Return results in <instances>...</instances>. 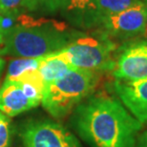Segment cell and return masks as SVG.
Here are the masks:
<instances>
[{
	"instance_id": "9",
	"label": "cell",
	"mask_w": 147,
	"mask_h": 147,
	"mask_svg": "<svg viewBox=\"0 0 147 147\" xmlns=\"http://www.w3.org/2000/svg\"><path fill=\"white\" fill-rule=\"evenodd\" d=\"M58 13L71 25L81 29L96 27L102 18L98 0H60Z\"/></svg>"
},
{
	"instance_id": "8",
	"label": "cell",
	"mask_w": 147,
	"mask_h": 147,
	"mask_svg": "<svg viewBox=\"0 0 147 147\" xmlns=\"http://www.w3.org/2000/svg\"><path fill=\"white\" fill-rule=\"evenodd\" d=\"M114 88L121 103L142 124H147V78L136 81L116 80Z\"/></svg>"
},
{
	"instance_id": "13",
	"label": "cell",
	"mask_w": 147,
	"mask_h": 147,
	"mask_svg": "<svg viewBox=\"0 0 147 147\" xmlns=\"http://www.w3.org/2000/svg\"><path fill=\"white\" fill-rule=\"evenodd\" d=\"M142 4L144 3L140 0H98L99 11L102 17L119 13L123 11Z\"/></svg>"
},
{
	"instance_id": "15",
	"label": "cell",
	"mask_w": 147,
	"mask_h": 147,
	"mask_svg": "<svg viewBox=\"0 0 147 147\" xmlns=\"http://www.w3.org/2000/svg\"><path fill=\"white\" fill-rule=\"evenodd\" d=\"M25 0H0V9L5 16H16L24 11Z\"/></svg>"
},
{
	"instance_id": "10",
	"label": "cell",
	"mask_w": 147,
	"mask_h": 147,
	"mask_svg": "<svg viewBox=\"0 0 147 147\" xmlns=\"http://www.w3.org/2000/svg\"><path fill=\"white\" fill-rule=\"evenodd\" d=\"M36 107L25 95L18 81L6 80L0 87V111L4 115L14 117Z\"/></svg>"
},
{
	"instance_id": "14",
	"label": "cell",
	"mask_w": 147,
	"mask_h": 147,
	"mask_svg": "<svg viewBox=\"0 0 147 147\" xmlns=\"http://www.w3.org/2000/svg\"><path fill=\"white\" fill-rule=\"evenodd\" d=\"M60 0H25L24 11L38 14H54L58 11Z\"/></svg>"
},
{
	"instance_id": "11",
	"label": "cell",
	"mask_w": 147,
	"mask_h": 147,
	"mask_svg": "<svg viewBox=\"0 0 147 147\" xmlns=\"http://www.w3.org/2000/svg\"><path fill=\"white\" fill-rule=\"evenodd\" d=\"M74 68L76 67L69 63L68 60L57 51L53 54L41 57L38 70L46 86L62 78Z\"/></svg>"
},
{
	"instance_id": "4",
	"label": "cell",
	"mask_w": 147,
	"mask_h": 147,
	"mask_svg": "<svg viewBox=\"0 0 147 147\" xmlns=\"http://www.w3.org/2000/svg\"><path fill=\"white\" fill-rule=\"evenodd\" d=\"M116 46L114 41L103 34L98 36L79 34L58 52L76 68L98 73L113 71Z\"/></svg>"
},
{
	"instance_id": "3",
	"label": "cell",
	"mask_w": 147,
	"mask_h": 147,
	"mask_svg": "<svg viewBox=\"0 0 147 147\" xmlns=\"http://www.w3.org/2000/svg\"><path fill=\"white\" fill-rule=\"evenodd\" d=\"M98 80V73L74 68L62 78L46 85L41 104L53 117L63 119L89 98Z\"/></svg>"
},
{
	"instance_id": "6",
	"label": "cell",
	"mask_w": 147,
	"mask_h": 147,
	"mask_svg": "<svg viewBox=\"0 0 147 147\" xmlns=\"http://www.w3.org/2000/svg\"><path fill=\"white\" fill-rule=\"evenodd\" d=\"M101 34L109 38L128 39L142 36L147 30V5L135 6L119 13L102 17Z\"/></svg>"
},
{
	"instance_id": "1",
	"label": "cell",
	"mask_w": 147,
	"mask_h": 147,
	"mask_svg": "<svg viewBox=\"0 0 147 147\" xmlns=\"http://www.w3.org/2000/svg\"><path fill=\"white\" fill-rule=\"evenodd\" d=\"M71 122L91 147H135L142 129L119 99L107 95L87 98L73 111Z\"/></svg>"
},
{
	"instance_id": "2",
	"label": "cell",
	"mask_w": 147,
	"mask_h": 147,
	"mask_svg": "<svg viewBox=\"0 0 147 147\" xmlns=\"http://www.w3.org/2000/svg\"><path fill=\"white\" fill-rule=\"evenodd\" d=\"M80 33H70L66 26L55 20L26 16L23 25L4 34L0 55L36 58L65 48Z\"/></svg>"
},
{
	"instance_id": "20",
	"label": "cell",
	"mask_w": 147,
	"mask_h": 147,
	"mask_svg": "<svg viewBox=\"0 0 147 147\" xmlns=\"http://www.w3.org/2000/svg\"><path fill=\"white\" fill-rule=\"evenodd\" d=\"M140 1L143 2V3H144V4H146V5H147V0H140Z\"/></svg>"
},
{
	"instance_id": "17",
	"label": "cell",
	"mask_w": 147,
	"mask_h": 147,
	"mask_svg": "<svg viewBox=\"0 0 147 147\" xmlns=\"http://www.w3.org/2000/svg\"><path fill=\"white\" fill-rule=\"evenodd\" d=\"M135 147H147V129L145 131L140 132Z\"/></svg>"
},
{
	"instance_id": "18",
	"label": "cell",
	"mask_w": 147,
	"mask_h": 147,
	"mask_svg": "<svg viewBox=\"0 0 147 147\" xmlns=\"http://www.w3.org/2000/svg\"><path fill=\"white\" fill-rule=\"evenodd\" d=\"M1 20H2V19H0V50H1V48H2L3 39H4V32H3V29H2Z\"/></svg>"
},
{
	"instance_id": "16",
	"label": "cell",
	"mask_w": 147,
	"mask_h": 147,
	"mask_svg": "<svg viewBox=\"0 0 147 147\" xmlns=\"http://www.w3.org/2000/svg\"><path fill=\"white\" fill-rule=\"evenodd\" d=\"M11 128L6 116L0 113V147H10Z\"/></svg>"
},
{
	"instance_id": "19",
	"label": "cell",
	"mask_w": 147,
	"mask_h": 147,
	"mask_svg": "<svg viewBox=\"0 0 147 147\" xmlns=\"http://www.w3.org/2000/svg\"><path fill=\"white\" fill-rule=\"evenodd\" d=\"M3 67H4V60L2 58H0V73H1Z\"/></svg>"
},
{
	"instance_id": "12",
	"label": "cell",
	"mask_w": 147,
	"mask_h": 147,
	"mask_svg": "<svg viewBox=\"0 0 147 147\" xmlns=\"http://www.w3.org/2000/svg\"><path fill=\"white\" fill-rule=\"evenodd\" d=\"M40 57H19L13 60L8 67L6 80L17 81L24 74L39 69Z\"/></svg>"
},
{
	"instance_id": "5",
	"label": "cell",
	"mask_w": 147,
	"mask_h": 147,
	"mask_svg": "<svg viewBox=\"0 0 147 147\" xmlns=\"http://www.w3.org/2000/svg\"><path fill=\"white\" fill-rule=\"evenodd\" d=\"M23 147H82L68 128L52 119H33L20 130Z\"/></svg>"
},
{
	"instance_id": "7",
	"label": "cell",
	"mask_w": 147,
	"mask_h": 147,
	"mask_svg": "<svg viewBox=\"0 0 147 147\" xmlns=\"http://www.w3.org/2000/svg\"><path fill=\"white\" fill-rule=\"evenodd\" d=\"M113 76L119 81L147 78V41H137L122 48L115 63Z\"/></svg>"
}]
</instances>
